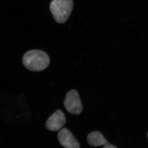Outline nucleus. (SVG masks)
<instances>
[{
    "label": "nucleus",
    "instance_id": "obj_3",
    "mask_svg": "<svg viewBox=\"0 0 148 148\" xmlns=\"http://www.w3.org/2000/svg\"><path fill=\"white\" fill-rule=\"evenodd\" d=\"M64 104L65 108L69 113L79 115L83 110L81 100L78 92L72 89L67 92Z\"/></svg>",
    "mask_w": 148,
    "mask_h": 148
},
{
    "label": "nucleus",
    "instance_id": "obj_6",
    "mask_svg": "<svg viewBox=\"0 0 148 148\" xmlns=\"http://www.w3.org/2000/svg\"><path fill=\"white\" fill-rule=\"evenodd\" d=\"M87 141L89 145L93 147L104 145L103 148H117L109 143L103 134L99 131L90 132L88 135Z\"/></svg>",
    "mask_w": 148,
    "mask_h": 148
},
{
    "label": "nucleus",
    "instance_id": "obj_1",
    "mask_svg": "<svg viewBox=\"0 0 148 148\" xmlns=\"http://www.w3.org/2000/svg\"><path fill=\"white\" fill-rule=\"evenodd\" d=\"M23 65L26 69L34 72L43 71L49 66V56L42 51L30 50L24 54L22 58Z\"/></svg>",
    "mask_w": 148,
    "mask_h": 148
},
{
    "label": "nucleus",
    "instance_id": "obj_2",
    "mask_svg": "<svg viewBox=\"0 0 148 148\" xmlns=\"http://www.w3.org/2000/svg\"><path fill=\"white\" fill-rule=\"evenodd\" d=\"M73 6V0H52L50 10L56 22L64 24L69 18Z\"/></svg>",
    "mask_w": 148,
    "mask_h": 148
},
{
    "label": "nucleus",
    "instance_id": "obj_7",
    "mask_svg": "<svg viewBox=\"0 0 148 148\" xmlns=\"http://www.w3.org/2000/svg\"></svg>",
    "mask_w": 148,
    "mask_h": 148
},
{
    "label": "nucleus",
    "instance_id": "obj_5",
    "mask_svg": "<svg viewBox=\"0 0 148 148\" xmlns=\"http://www.w3.org/2000/svg\"><path fill=\"white\" fill-rule=\"evenodd\" d=\"M59 143L65 148H80V145L72 132L67 128L60 130L58 133Z\"/></svg>",
    "mask_w": 148,
    "mask_h": 148
},
{
    "label": "nucleus",
    "instance_id": "obj_4",
    "mask_svg": "<svg viewBox=\"0 0 148 148\" xmlns=\"http://www.w3.org/2000/svg\"><path fill=\"white\" fill-rule=\"evenodd\" d=\"M66 123L65 114L58 110L51 115L46 123V128L51 131H57L61 130Z\"/></svg>",
    "mask_w": 148,
    "mask_h": 148
}]
</instances>
